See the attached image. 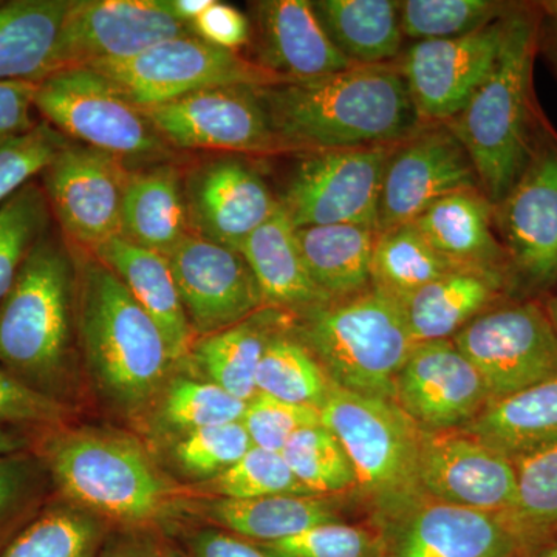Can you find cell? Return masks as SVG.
Instances as JSON below:
<instances>
[{
	"mask_svg": "<svg viewBox=\"0 0 557 557\" xmlns=\"http://www.w3.org/2000/svg\"><path fill=\"white\" fill-rule=\"evenodd\" d=\"M33 445H35V438L30 435L0 429V456L27 453V450L33 449Z\"/></svg>",
	"mask_w": 557,
	"mask_h": 557,
	"instance_id": "11a10c76",
	"label": "cell"
},
{
	"mask_svg": "<svg viewBox=\"0 0 557 557\" xmlns=\"http://www.w3.org/2000/svg\"><path fill=\"white\" fill-rule=\"evenodd\" d=\"M164 2L178 21L193 25L214 0H164Z\"/></svg>",
	"mask_w": 557,
	"mask_h": 557,
	"instance_id": "db71d44e",
	"label": "cell"
},
{
	"mask_svg": "<svg viewBox=\"0 0 557 557\" xmlns=\"http://www.w3.org/2000/svg\"><path fill=\"white\" fill-rule=\"evenodd\" d=\"M509 13L471 35L420 40L403 51L397 67L423 123H448L463 112L496 67Z\"/></svg>",
	"mask_w": 557,
	"mask_h": 557,
	"instance_id": "9a60e30c",
	"label": "cell"
},
{
	"mask_svg": "<svg viewBox=\"0 0 557 557\" xmlns=\"http://www.w3.org/2000/svg\"><path fill=\"white\" fill-rule=\"evenodd\" d=\"M75 302V252L50 228L0 304V368L60 401L69 384Z\"/></svg>",
	"mask_w": 557,
	"mask_h": 557,
	"instance_id": "3957f363",
	"label": "cell"
},
{
	"mask_svg": "<svg viewBox=\"0 0 557 557\" xmlns=\"http://www.w3.org/2000/svg\"><path fill=\"white\" fill-rule=\"evenodd\" d=\"M239 252L258 282L265 306L304 317L332 302L311 278L298 230L282 207L245 240Z\"/></svg>",
	"mask_w": 557,
	"mask_h": 557,
	"instance_id": "484cf974",
	"label": "cell"
},
{
	"mask_svg": "<svg viewBox=\"0 0 557 557\" xmlns=\"http://www.w3.org/2000/svg\"><path fill=\"white\" fill-rule=\"evenodd\" d=\"M490 401L485 381L453 339L416 344L395 380V405L421 431L465 428Z\"/></svg>",
	"mask_w": 557,
	"mask_h": 557,
	"instance_id": "ffe728a7",
	"label": "cell"
},
{
	"mask_svg": "<svg viewBox=\"0 0 557 557\" xmlns=\"http://www.w3.org/2000/svg\"><path fill=\"white\" fill-rule=\"evenodd\" d=\"M300 318L299 338L335 386L395 403V380L416 346L397 299L370 287Z\"/></svg>",
	"mask_w": 557,
	"mask_h": 557,
	"instance_id": "8992f818",
	"label": "cell"
},
{
	"mask_svg": "<svg viewBox=\"0 0 557 557\" xmlns=\"http://www.w3.org/2000/svg\"><path fill=\"white\" fill-rule=\"evenodd\" d=\"M258 94L293 153L397 145L426 126L397 64L354 65L321 78L258 87Z\"/></svg>",
	"mask_w": 557,
	"mask_h": 557,
	"instance_id": "6da1fadb",
	"label": "cell"
},
{
	"mask_svg": "<svg viewBox=\"0 0 557 557\" xmlns=\"http://www.w3.org/2000/svg\"><path fill=\"white\" fill-rule=\"evenodd\" d=\"M36 112L72 141L109 153L132 171L172 161L174 150L141 108L98 70H60L38 83Z\"/></svg>",
	"mask_w": 557,
	"mask_h": 557,
	"instance_id": "ba28073f",
	"label": "cell"
},
{
	"mask_svg": "<svg viewBox=\"0 0 557 557\" xmlns=\"http://www.w3.org/2000/svg\"><path fill=\"white\" fill-rule=\"evenodd\" d=\"M242 423L252 446L282 453L296 432L321 423V412L309 406L292 405L269 395L256 394L247 403Z\"/></svg>",
	"mask_w": 557,
	"mask_h": 557,
	"instance_id": "681fc988",
	"label": "cell"
},
{
	"mask_svg": "<svg viewBox=\"0 0 557 557\" xmlns=\"http://www.w3.org/2000/svg\"><path fill=\"white\" fill-rule=\"evenodd\" d=\"M384 557H520L500 516L426 500L381 531Z\"/></svg>",
	"mask_w": 557,
	"mask_h": 557,
	"instance_id": "7402d4cb",
	"label": "cell"
},
{
	"mask_svg": "<svg viewBox=\"0 0 557 557\" xmlns=\"http://www.w3.org/2000/svg\"><path fill=\"white\" fill-rule=\"evenodd\" d=\"M333 504V497L314 496L220 498L209 509V518L234 536L255 544H273L322 523L341 522Z\"/></svg>",
	"mask_w": 557,
	"mask_h": 557,
	"instance_id": "d6a6232c",
	"label": "cell"
},
{
	"mask_svg": "<svg viewBox=\"0 0 557 557\" xmlns=\"http://www.w3.org/2000/svg\"><path fill=\"white\" fill-rule=\"evenodd\" d=\"M211 490L220 497L233 500L311 496L306 486L295 478L281 453L258 446H252L236 465L212 479Z\"/></svg>",
	"mask_w": 557,
	"mask_h": 557,
	"instance_id": "b9f144b4",
	"label": "cell"
},
{
	"mask_svg": "<svg viewBox=\"0 0 557 557\" xmlns=\"http://www.w3.org/2000/svg\"><path fill=\"white\" fill-rule=\"evenodd\" d=\"M515 9L494 0H405L399 2V24L405 38L456 39L493 24Z\"/></svg>",
	"mask_w": 557,
	"mask_h": 557,
	"instance_id": "60d3db41",
	"label": "cell"
},
{
	"mask_svg": "<svg viewBox=\"0 0 557 557\" xmlns=\"http://www.w3.org/2000/svg\"><path fill=\"white\" fill-rule=\"evenodd\" d=\"M453 343L479 370L491 401L557 375V333L536 300L487 310Z\"/></svg>",
	"mask_w": 557,
	"mask_h": 557,
	"instance_id": "8fae6325",
	"label": "cell"
},
{
	"mask_svg": "<svg viewBox=\"0 0 557 557\" xmlns=\"http://www.w3.org/2000/svg\"><path fill=\"white\" fill-rule=\"evenodd\" d=\"M193 28L205 42L231 51L248 46L252 38L251 21L236 7L215 0L194 22Z\"/></svg>",
	"mask_w": 557,
	"mask_h": 557,
	"instance_id": "f907efd6",
	"label": "cell"
},
{
	"mask_svg": "<svg viewBox=\"0 0 557 557\" xmlns=\"http://www.w3.org/2000/svg\"><path fill=\"white\" fill-rule=\"evenodd\" d=\"M281 454L311 496L333 497L357 486L346 449L322 423L300 429Z\"/></svg>",
	"mask_w": 557,
	"mask_h": 557,
	"instance_id": "74e56055",
	"label": "cell"
},
{
	"mask_svg": "<svg viewBox=\"0 0 557 557\" xmlns=\"http://www.w3.org/2000/svg\"><path fill=\"white\" fill-rule=\"evenodd\" d=\"M321 423L346 449L359 500L387 530L429 500L418 478L420 428L394 401L351 394L333 384Z\"/></svg>",
	"mask_w": 557,
	"mask_h": 557,
	"instance_id": "5b68a950",
	"label": "cell"
},
{
	"mask_svg": "<svg viewBox=\"0 0 557 557\" xmlns=\"http://www.w3.org/2000/svg\"><path fill=\"white\" fill-rule=\"evenodd\" d=\"M494 226L515 287L544 292L557 282V141L542 132L530 163L494 207Z\"/></svg>",
	"mask_w": 557,
	"mask_h": 557,
	"instance_id": "4fadbf2b",
	"label": "cell"
},
{
	"mask_svg": "<svg viewBox=\"0 0 557 557\" xmlns=\"http://www.w3.org/2000/svg\"><path fill=\"white\" fill-rule=\"evenodd\" d=\"M247 401L234 397L214 383L177 380L168 388L164 418L188 432L242 421Z\"/></svg>",
	"mask_w": 557,
	"mask_h": 557,
	"instance_id": "f6af8a7d",
	"label": "cell"
},
{
	"mask_svg": "<svg viewBox=\"0 0 557 557\" xmlns=\"http://www.w3.org/2000/svg\"><path fill=\"white\" fill-rule=\"evenodd\" d=\"M190 557H276L247 539L218 530H203L188 542Z\"/></svg>",
	"mask_w": 557,
	"mask_h": 557,
	"instance_id": "f5cc1de1",
	"label": "cell"
},
{
	"mask_svg": "<svg viewBox=\"0 0 557 557\" xmlns=\"http://www.w3.org/2000/svg\"><path fill=\"white\" fill-rule=\"evenodd\" d=\"M274 327L263 322L244 321L196 344V358L211 383L225 388L242 401L256 394V373Z\"/></svg>",
	"mask_w": 557,
	"mask_h": 557,
	"instance_id": "8d00e7d4",
	"label": "cell"
},
{
	"mask_svg": "<svg viewBox=\"0 0 557 557\" xmlns=\"http://www.w3.org/2000/svg\"><path fill=\"white\" fill-rule=\"evenodd\" d=\"M141 109L172 149L289 153L271 126L258 87H215Z\"/></svg>",
	"mask_w": 557,
	"mask_h": 557,
	"instance_id": "7c38bea8",
	"label": "cell"
},
{
	"mask_svg": "<svg viewBox=\"0 0 557 557\" xmlns=\"http://www.w3.org/2000/svg\"><path fill=\"white\" fill-rule=\"evenodd\" d=\"M528 557H557V545H547Z\"/></svg>",
	"mask_w": 557,
	"mask_h": 557,
	"instance_id": "94428289",
	"label": "cell"
},
{
	"mask_svg": "<svg viewBox=\"0 0 557 557\" xmlns=\"http://www.w3.org/2000/svg\"><path fill=\"white\" fill-rule=\"evenodd\" d=\"M67 418L64 401L40 394L0 368V429L42 435L61 428Z\"/></svg>",
	"mask_w": 557,
	"mask_h": 557,
	"instance_id": "c3c4849f",
	"label": "cell"
},
{
	"mask_svg": "<svg viewBox=\"0 0 557 557\" xmlns=\"http://www.w3.org/2000/svg\"><path fill=\"white\" fill-rule=\"evenodd\" d=\"M507 285L471 270H454L403 300L413 343L453 339L469 322L498 307Z\"/></svg>",
	"mask_w": 557,
	"mask_h": 557,
	"instance_id": "f1b7e54d",
	"label": "cell"
},
{
	"mask_svg": "<svg viewBox=\"0 0 557 557\" xmlns=\"http://www.w3.org/2000/svg\"><path fill=\"white\" fill-rule=\"evenodd\" d=\"M333 383L299 336L273 332L256 373L258 394L321 410Z\"/></svg>",
	"mask_w": 557,
	"mask_h": 557,
	"instance_id": "d590c367",
	"label": "cell"
},
{
	"mask_svg": "<svg viewBox=\"0 0 557 557\" xmlns=\"http://www.w3.org/2000/svg\"><path fill=\"white\" fill-rule=\"evenodd\" d=\"M89 252L116 274L153 319L166 341L172 361L186 357L196 343V333L186 317L166 256L139 247L123 236L113 237Z\"/></svg>",
	"mask_w": 557,
	"mask_h": 557,
	"instance_id": "d4e9b609",
	"label": "cell"
},
{
	"mask_svg": "<svg viewBox=\"0 0 557 557\" xmlns=\"http://www.w3.org/2000/svg\"><path fill=\"white\" fill-rule=\"evenodd\" d=\"M196 36L164 0H73L62 30L57 72L126 61L166 40ZM54 72V73H57Z\"/></svg>",
	"mask_w": 557,
	"mask_h": 557,
	"instance_id": "2e32d148",
	"label": "cell"
},
{
	"mask_svg": "<svg viewBox=\"0 0 557 557\" xmlns=\"http://www.w3.org/2000/svg\"><path fill=\"white\" fill-rule=\"evenodd\" d=\"M276 557H384L386 542L379 528L322 523L273 544H259Z\"/></svg>",
	"mask_w": 557,
	"mask_h": 557,
	"instance_id": "ee69618b",
	"label": "cell"
},
{
	"mask_svg": "<svg viewBox=\"0 0 557 557\" xmlns=\"http://www.w3.org/2000/svg\"><path fill=\"white\" fill-rule=\"evenodd\" d=\"M460 270L432 247L412 223L380 231L373 248L372 287L399 304L450 271Z\"/></svg>",
	"mask_w": 557,
	"mask_h": 557,
	"instance_id": "e575fe53",
	"label": "cell"
},
{
	"mask_svg": "<svg viewBox=\"0 0 557 557\" xmlns=\"http://www.w3.org/2000/svg\"><path fill=\"white\" fill-rule=\"evenodd\" d=\"M46 472L32 450L0 456V552L38 515Z\"/></svg>",
	"mask_w": 557,
	"mask_h": 557,
	"instance_id": "7bdbcfd3",
	"label": "cell"
},
{
	"mask_svg": "<svg viewBox=\"0 0 557 557\" xmlns=\"http://www.w3.org/2000/svg\"><path fill=\"white\" fill-rule=\"evenodd\" d=\"M183 174L172 161L131 172L121 212V236L170 256L189 234Z\"/></svg>",
	"mask_w": 557,
	"mask_h": 557,
	"instance_id": "4316f807",
	"label": "cell"
},
{
	"mask_svg": "<svg viewBox=\"0 0 557 557\" xmlns=\"http://www.w3.org/2000/svg\"><path fill=\"white\" fill-rule=\"evenodd\" d=\"M541 21L515 7L496 67L467 108L448 121L474 164L480 190L496 207L523 174L541 138L533 104V65Z\"/></svg>",
	"mask_w": 557,
	"mask_h": 557,
	"instance_id": "7a4b0ae2",
	"label": "cell"
},
{
	"mask_svg": "<svg viewBox=\"0 0 557 557\" xmlns=\"http://www.w3.org/2000/svg\"><path fill=\"white\" fill-rule=\"evenodd\" d=\"M72 139L39 120L35 127L0 146V207L39 177Z\"/></svg>",
	"mask_w": 557,
	"mask_h": 557,
	"instance_id": "bcb514c9",
	"label": "cell"
},
{
	"mask_svg": "<svg viewBox=\"0 0 557 557\" xmlns=\"http://www.w3.org/2000/svg\"><path fill=\"white\" fill-rule=\"evenodd\" d=\"M252 11L255 62L260 67L284 81L321 78L354 67L333 46L309 0H265Z\"/></svg>",
	"mask_w": 557,
	"mask_h": 557,
	"instance_id": "603a6c76",
	"label": "cell"
},
{
	"mask_svg": "<svg viewBox=\"0 0 557 557\" xmlns=\"http://www.w3.org/2000/svg\"><path fill=\"white\" fill-rule=\"evenodd\" d=\"M108 76L138 108L164 104L215 87H267L284 83L237 51L219 49L199 36L161 42L126 61L87 65Z\"/></svg>",
	"mask_w": 557,
	"mask_h": 557,
	"instance_id": "30bf717a",
	"label": "cell"
},
{
	"mask_svg": "<svg viewBox=\"0 0 557 557\" xmlns=\"http://www.w3.org/2000/svg\"><path fill=\"white\" fill-rule=\"evenodd\" d=\"M101 528L78 509L50 507L16 534L0 557H95Z\"/></svg>",
	"mask_w": 557,
	"mask_h": 557,
	"instance_id": "f35d334b",
	"label": "cell"
},
{
	"mask_svg": "<svg viewBox=\"0 0 557 557\" xmlns=\"http://www.w3.org/2000/svg\"><path fill=\"white\" fill-rule=\"evenodd\" d=\"M542 304H544V309L547 311L549 321H552L553 327H555L557 333V295L548 296Z\"/></svg>",
	"mask_w": 557,
	"mask_h": 557,
	"instance_id": "680465c9",
	"label": "cell"
},
{
	"mask_svg": "<svg viewBox=\"0 0 557 557\" xmlns=\"http://www.w3.org/2000/svg\"><path fill=\"white\" fill-rule=\"evenodd\" d=\"M319 22L336 47L355 65L395 64L405 35L395 0H317Z\"/></svg>",
	"mask_w": 557,
	"mask_h": 557,
	"instance_id": "4dcf8cb0",
	"label": "cell"
},
{
	"mask_svg": "<svg viewBox=\"0 0 557 557\" xmlns=\"http://www.w3.org/2000/svg\"><path fill=\"white\" fill-rule=\"evenodd\" d=\"M60 429L35 442L36 456L62 496L119 522L159 518L168 490L137 443L108 432Z\"/></svg>",
	"mask_w": 557,
	"mask_h": 557,
	"instance_id": "52a82bcc",
	"label": "cell"
},
{
	"mask_svg": "<svg viewBox=\"0 0 557 557\" xmlns=\"http://www.w3.org/2000/svg\"><path fill=\"white\" fill-rule=\"evenodd\" d=\"M512 461L518 494L500 519L518 542L520 555L528 557L547 547L557 534V443Z\"/></svg>",
	"mask_w": 557,
	"mask_h": 557,
	"instance_id": "836d02e7",
	"label": "cell"
},
{
	"mask_svg": "<svg viewBox=\"0 0 557 557\" xmlns=\"http://www.w3.org/2000/svg\"><path fill=\"white\" fill-rule=\"evenodd\" d=\"M72 248L81 344L110 397L138 408L156 394L170 369L166 341L112 270L89 251L83 256L79 248Z\"/></svg>",
	"mask_w": 557,
	"mask_h": 557,
	"instance_id": "277c9868",
	"label": "cell"
},
{
	"mask_svg": "<svg viewBox=\"0 0 557 557\" xmlns=\"http://www.w3.org/2000/svg\"><path fill=\"white\" fill-rule=\"evenodd\" d=\"M73 0L0 2V83H40L57 72Z\"/></svg>",
	"mask_w": 557,
	"mask_h": 557,
	"instance_id": "83f0119b",
	"label": "cell"
},
{
	"mask_svg": "<svg viewBox=\"0 0 557 557\" xmlns=\"http://www.w3.org/2000/svg\"><path fill=\"white\" fill-rule=\"evenodd\" d=\"M42 186L33 180L0 207V304L13 288L32 249L51 228Z\"/></svg>",
	"mask_w": 557,
	"mask_h": 557,
	"instance_id": "ab89813d",
	"label": "cell"
},
{
	"mask_svg": "<svg viewBox=\"0 0 557 557\" xmlns=\"http://www.w3.org/2000/svg\"><path fill=\"white\" fill-rule=\"evenodd\" d=\"M410 223L457 269L478 271L515 288L511 263L494 226V207L482 190L450 194Z\"/></svg>",
	"mask_w": 557,
	"mask_h": 557,
	"instance_id": "cb8c5ba5",
	"label": "cell"
},
{
	"mask_svg": "<svg viewBox=\"0 0 557 557\" xmlns=\"http://www.w3.org/2000/svg\"><path fill=\"white\" fill-rule=\"evenodd\" d=\"M480 189L474 164L448 124H426L398 143L384 171L379 233L413 222L435 201Z\"/></svg>",
	"mask_w": 557,
	"mask_h": 557,
	"instance_id": "e0dca14e",
	"label": "cell"
},
{
	"mask_svg": "<svg viewBox=\"0 0 557 557\" xmlns=\"http://www.w3.org/2000/svg\"><path fill=\"white\" fill-rule=\"evenodd\" d=\"M38 83L10 81L0 83V146L30 131L35 120V97Z\"/></svg>",
	"mask_w": 557,
	"mask_h": 557,
	"instance_id": "816d5d0a",
	"label": "cell"
},
{
	"mask_svg": "<svg viewBox=\"0 0 557 557\" xmlns=\"http://www.w3.org/2000/svg\"><path fill=\"white\" fill-rule=\"evenodd\" d=\"M106 557H172L161 549L146 544H126L113 549Z\"/></svg>",
	"mask_w": 557,
	"mask_h": 557,
	"instance_id": "9f6ffc18",
	"label": "cell"
},
{
	"mask_svg": "<svg viewBox=\"0 0 557 557\" xmlns=\"http://www.w3.org/2000/svg\"><path fill=\"white\" fill-rule=\"evenodd\" d=\"M252 448L242 421L188 432L178 443L175 457L194 475H218L236 465Z\"/></svg>",
	"mask_w": 557,
	"mask_h": 557,
	"instance_id": "7dc6e473",
	"label": "cell"
},
{
	"mask_svg": "<svg viewBox=\"0 0 557 557\" xmlns=\"http://www.w3.org/2000/svg\"><path fill=\"white\" fill-rule=\"evenodd\" d=\"M418 478L429 500L502 516L515 505V461L463 429L421 431Z\"/></svg>",
	"mask_w": 557,
	"mask_h": 557,
	"instance_id": "ac0fdd59",
	"label": "cell"
},
{
	"mask_svg": "<svg viewBox=\"0 0 557 557\" xmlns=\"http://www.w3.org/2000/svg\"><path fill=\"white\" fill-rule=\"evenodd\" d=\"M168 260L196 335H214L234 327L265 306L239 251L189 233Z\"/></svg>",
	"mask_w": 557,
	"mask_h": 557,
	"instance_id": "d6986e66",
	"label": "cell"
},
{
	"mask_svg": "<svg viewBox=\"0 0 557 557\" xmlns=\"http://www.w3.org/2000/svg\"><path fill=\"white\" fill-rule=\"evenodd\" d=\"M461 429L509 460L556 445L557 375L493 399Z\"/></svg>",
	"mask_w": 557,
	"mask_h": 557,
	"instance_id": "f546056e",
	"label": "cell"
},
{
	"mask_svg": "<svg viewBox=\"0 0 557 557\" xmlns=\"http://www.w3.org/2000/svg\"><path fill=\"white\" fill-rule=\"evenodd\" d=\"M376 236L379 231L358 225L298 230L300 251L310 276L332 302L372 287L370 267Z\"/></svg>",
	"mask_w": 557,
	"mask_h": 557,
	"instance_id": "1f68e13d",
	"label": "cell"
},
{
	"mask_svg": "<svg viewBox=\"0 0 557 557\" xmlns=\"http://www.w3.org/2000/svg\"><path fill=\"white\" fill-rule=\"evenodd\" d=\"M131 168L101 150L70 141L39 175L51 218L72 247L97 248L121 236Z\"/></svg>",
	"mask_w": 557,
	"mask_h": 557,
	"instance_id": "5bb4252c",
	"label": "cell"
},
{
	"mask_svg": "<svg viewBox=\"0 0 557 557\" xmlns=\"http://www.w3.org/2000/svg\"><path fill=\"white\" fill-rule=\"evenodd\" d=\"M397 145L298 153L278 203L296 230L358 225L379 231L384 171Z\"/></svg>",
	"mask_w": 557,
	"mask_h": 557,
	"instance_id": "9c48e42d",
	"label": "cell"
},
{
	"mask_svg": "<svg viewBox=\"0 0 557 557\" xmlns=\"http://www.w3.org/2000/svg\"><path fill=\"white\" fill-rule=\"evenodd\" d=\"M544 36L539 35V44H544V49L547 51L549 61L553 62L557 70V22L549 21L547 30Z\"/></svg>",
	"mask_w": 557,
	"mask_h": 557,
	"instance_id": "6f0895ef",
	"label": "cell"
},
{
	"mask_svg": "<svg viewBox=\"0 0 557 557\" xmlns=\"http://www.w3.org/2000/svg\"><path fill=\"white\" fill-rule=\"evenodd\" d=\"M189 231L240 251L281 203L260 172L240 157H218L183 175Z\"/></svg>",
	"mask_w": 557,
	"mask_h": 557,
	"instance_id": "44dd1931",
	"label": "cell"
},
{
	"mask_svg": "<svg viewBox=\"0 0 557 557\" xmlns=\"http://www.w3.org/2000/svg\"><path fill=\"white\" fill-rule=\"evenodd\" d=\"M536 9L541 10L549 21L557 22V0H545V2L536 3Z\"/></svg>",
	"mask_w": 557,
	"mask_h": 557,
	"instance_id": "91938a15",
	"label": "cell"
}]
</instances>
